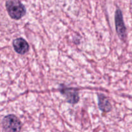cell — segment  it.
Returning <instances> with one entry per match:
<instances>
[{
  "mask_svg": "<svg viewBox=\"0 0 132 132\" xmlns=\"http://www.w3.org/2000/svg\"><path fill=\"white\" fill-rule=\"evenodd\" d=\"M6 9L12 19H19L26 14L24 5L18 0H9L6 2Z\"/></svg>",
  "mask_w": 132,
  "mask_h": 132,
  "instance_id": "1",
  "label": "cell"
},
{
  "mask_svg": "<svg viewBox=\"0 0 132 132\" xmlns=\"http://www.w3.org/2000/svg\"><path fill=\"white\" fill-rule=\"evenodd\" d=\"M2 126L6 132H19L21 128V121L14 115H9L5 116L3 119Z\"/></svg>",
  "mask_w": 132,
  "mask_h": 132,
  "instance_id": "2",
  "label": "cell"
},
{
  "mask_svg": "<svg viewBox=\"0 0 132 132\" xmlns=\"http://www.w3.org/2000/svg\"><path fill=\"white\" fill-rule=\"evenodd\" d=\"M13 47L16 53L19 54H24L29 50V45L24 39L19 38L13 41Z\"/></svg>",
  "mask_w": 132,
  "mask_h": 132,
  "instance_id": "5",
  "label": "cell"
},
{
  "mask_svg": "<svg viewBox=\"0 0 132 132\" xmlns=\"http://www.w3.org/2000/svg\"><path fill=\"white\" fill-rule=\"evenodd\" d=\"M60 92L66 98L67 101L70 104L77 103L79 100L78 89L76 88H68L65 87H60Z\"/></svg>",
  "mask_w": 132,
  "mask_h": 132,
  "instance_id": "4",
  "label": "cell"
},
{
  "mask_svg": "<svg viewBox=\"0 0 132 132\" xmlns=\"http://www.w3.org/2000/svg\"><path fill=\"white\" fill-rule=\"evenodd\" d=\"M115 23L117 33L121 40L125 41L126 38V28L124 23L121 10L117 9L115 14Z\"/></svg>",
  "mask_w": 132,
  "mask_h": 132,
  "instance_id": "3",
  "label": "cell"
},
{
  "mask_svg": "<svg viewBox=\"0 0 132 132\" xmlns=\"http://www.w3.org/2000/svg\"><path fill=\"white\" fill-rule=\"evenodd\" d=\"M98 106L103 112H109L112 110V105L108 98L103 94H98Z\"/></svg>",
  "mask_w": 132,
  "mask_h": 132,
  "instance_id": "6",
  "label": "cell"
}]
</instances>
